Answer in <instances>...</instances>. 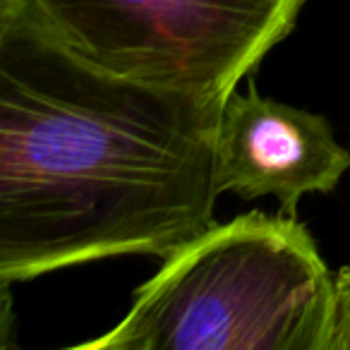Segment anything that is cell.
<instances>
[{
    "mask_svg": "<svg viewBox=\"0 0 350 350\" xmlns=\"http://www.w3.org/2000/svg\"><path fill=\"white\" fill-rule=\"evenodd\" d=\"M224 103L98 70L0 8L3 286L211 228Z\"/></svg>",
    "mask_w": 350,
    "mask_h": 350,
    "instance_id": "cell-1",
    "label": "cell"
},
{
    "mask_svg": "<svg viewBox=\"0 0 350 350\" xmlns=\"http://www.w3.org/2000/svg\"><path fill=\"white\" fill-rule=\"evenodd\" d=\"M307 0H0L72 55L151 87L228 98Z\"/></svg>",
    "mask_w": 350,
    "mask_h": 350,
    "instance_id": "cell-3",
    "label": "cell"
},
{
    "mask_svg": "<svg viewBox=\"0 0 350 350\" xmlns=\"http://www.w3.org/2000/svg\"><path fill=\"white\" fill-rule=\"evenodd\" d=\"M350 168L326 118L267 98L250 84L224 103L216 139V187L245 200L276 197L295 216L310 192H331Z\"/></svg>",
    "mask_w": 350,
    "mask_h": 350,
    "instance_id": "cell-4",
    "label": "cell"
},
{
    "mask_svg": "<svg viewBox=\"0 0 350 350\" xmlns=\"http://www.w3.org/2000/svg\"><path fill=\"white\" fill-rule=\"evenodd\" d=\"M334 278L293 216L214 224L163 259L82 350H326Z\"/></svg>",
    "mask_w": 350,
    "mask_h": 350,
    "instance_id": "cell-2",
    "label": "cell"
},
{
    "mask_svg": "<svg viewBox=\"0 0 350 350\" xmlns=\"http://www.w3.org/2000/svg\"><path fill=\"white\" fill-rule=\"evenodd\" d=\"M350 350V267L340 269L334 278V302H331L329 348Z\"/></svg>",
    "mask_w": 350,
    "mask_h": 350,
    "instance_id": "cell-5",
    "label": "cell"
}]
</instances>
